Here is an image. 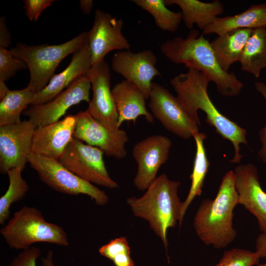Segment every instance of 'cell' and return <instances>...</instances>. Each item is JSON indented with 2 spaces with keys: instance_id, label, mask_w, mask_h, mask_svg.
<instances>
[{
  "instance_id": "2",
  "label": "cell",
  "mask_w": 266,
  "mask_h": 266,
  "mask_svg": "<svg viewBox=\"0 0 266 266\" xmlns=\"http://www.w3.org/2000/svg\"><path fill=\"white\" fill-rule=\"evenodd\" d=\"M160 50L175 64H184L187 68L197 69L213 82L218 92L226 97L238 96L243 87L233 72L222 69L211 46V42L199 35L197 30L190 31L185 38L174 37L164 41Z\"/></svg>"
},
{
  "instance_id": "34",
  "label": "cell",
  "mask_w": 266,
  "mask_h": 266,
  "mask_svg": "<svg viewBox=\"0 0 266 266\" xmlns=\"http://www.w3.org/2000/svg\"><path fill=\"white\" fill-rule=\"evenodd\" d=\"M256 89L262 94L266 101V84L262 82L256 81L255 83ZM259 135L262 147L258 152V155L262 161L266 164V124L260 131Z\"/></svg>"
},
{
  "instance_id": "25",
  "label": "cell",
  "mask_w": 266,
  "mask_h": 266,
  "mask_svg": "<svg viewBox=\"0 0 266 266\" xmlns=\"http://www.w3.org/2000/svg\"><path fill=\"white\" fill-rule=\"evenodd\" d=\"M239 62L242 70L259 77L266 67V27L253 29Z\"/></svg>"
},
{
  "instance_id": "33",
  "label": "cell",
  "mask_w": 266,
  "mask_h": 266,
  "mask_svg": "<svg viewBox=\"0 0 266 266\" xmlns=\"http://www.w3.org/2000/svg\"><path fill=\"white\" fill-rule=\"evenodd\" d=\"M26 15L31 21H36L43 10L50 6L54 0H23Z\"/></svg>"
},
{
  "instance_id": "11",
  "label": "cell",
  "mask_w": 266,
  "mask_h": 266,
  "mask_svg": "<svg viewBox=\"0 0 266 266\" xmlns=\"http://www.w3.org/2000/svg\"><path fill=\"white\" fill-rule=\"evenodd\" d=\"M87 75L91 81L93 97L86 111L109 130L117 131L118 114L110 87V69L105 59L92 65Z\"/></svg>"
},
{
  "instance_id": "4",
  "label": "cell",
  "mask_w": 266,
  "mask_h": 266,
  "mask_svg": "<svg viewBox=\"0 0 266 266\" xmlns=\"http://www.w3.org/2000/svg\"><path fill=\"white\" fill-rule=\"evenodd\" d=\"M180 183L170 180L164 173L156 178L141 197L127 200L133 214L146 220L161 238L167 253V233L181 220L182 202L178 195Z\"/></svg>"
},
{
  "instance_id": "29",
  "label": "cell",
  "mask_w": 266,
  "mask_h": 266,
  "mask_svg": "<svg viewBox=\"0 0 266 266\" xmlns=\"http://www.w3.org/2000/svg\"><path fill=\"white\" fill-rule=\"evenodd\" d=\"M260 259L256 252L235 248L225 251L215 266H253L258 264Z\"/></svg>"
},
{
  "instance_id": "36",
  "label": "cell",
  "mask_w": 266,
  "mask_h": 266,
  "mask_svg": "<svg viewBox=\"0 0 266 266\" xmlns=\"http://www.w3.org/2000/svg\"><path fill=\"white\" fill-rule=\"evenodd\" d=\"M111 261L115 266H134L130 253H122L114 257Z\"/></svg>"
},
{
  "instance_id": "30",
  "label": "cell",
  "mask_w": 266,
  "mask_h": 266,
  "mask_svg": "<svg viewBox=\"0 0 266 266\" xmlns=\"http://www.w3.org/2000/svg\"><path fill=\"white\" fill-rule=\"evenodd\" d=\"M27 68L23 60L14 56L9 50L0 47V80L6 82L17 72Z\"/></svg>"
},
{
  "instance_id": "12",
  "label": "cell",
  "mask_w": 266,
  "mask_h": 266,
  "mask_svg": "<svg viewBox=\"0 0 266 266\" xmlns=\"http://www.w3.org/2000/svg\"><path fill=\"white\" fill-rule=\"evenodd\" d=\"M76 124L73 137L101 149L107 157L121 160L126 157L125 145L129 141L121 129L112 131L94 119L86 110L75 115Z\"/></svg>"
},
{
  "instance_id": "19",
  "label": "cell",
  "mask_w": 266,
  "mask_h": 266,
  "mask_svg": "<svg viewBox=\"0 0 266 266\" xmlns=\"http://www.w3.org/2000/svg\"><path fill=\"white\" fill-rule=\"evenodd\" d=\"M91 53L87 40L74 53L68 66L54 74L47 85L36 94L31 105L47 103L64 91L74 82L86 75L91 67Z\"/></svg>"
},
{
  "instance_id": "32",
  "label": "cell",
  "mask_w": 266,
  "mask_h": 266,
  "mask_svg": "<svg viewBox=\"0 0 266 266\" xmlns=\"http://www.w3.org/2000/svg\"><path fill=\"white\" fill-rule=\"evenodd\" d=\"M40 255L38 247L31 246L15 256L7 266H36V261Z\"/></svg>"
},
{
  "instance_id": "5",
  "label": "cell",
  "mask_w": 266,
  "mask_h": 266,
  "mask_svg": "<svg viewBox=\"0 0 266 266\" xmlns=\"http://www.w3.org/2000/svg\"><path fill=\"white\" fill-rule=\"evenodd\" d=\"M0 233L7 245L16 250L27 249L36 242L69 245L62 227L47 222L39 209L27 205L14 213L0 229Z\"/></svg>"
},
{
  "instance_id": "13",
  "label": "cell",
  "mask_w": 266,
  "mask_h": 266,
  "mask_svg": "<svg viewBox=\"0 0 266 266\" xmlns=\"http://www.w3.org/2000/svg\"><path fill=\"white\" fill-rule=\"evenodd\" d=\"M157 58L150 49L137 52L118 51L111 60V68L125 80L134 84L148 100L152 80L161 73L156 67Z\"/></svg>"
},
{
  "instance_id": "31",
  "label": "cell",
  "mask_w": 266,
  "mask_h": 266,
  "mask_svg": "<svg viewBox=\"0 0 266 266\" xmlns=\"http://www.w3.org/2000/svg\"><path fill=\"white\" fill-rule=\"evenodd\" d=\"M99 253L111 260L122 253H131V249L126 237L121 236L111 239L108 243L100 247Z\"/></svg>"
},
{
  "instance_id": "27",
  "label": "cell",
  "mask_w": 266,
  "mask_h": 266,
  "mask_svg": "<svg viewBox=\"0 0 266 266\" xmlns=\"http://www.w3.org/2000/svg\"><path fill=\"white\" fill-rule=\"evenodd\" d=\"M137 6L150 13L156 26L164 31H176L182 20L181 12H175L168 9L164 0H133Z\"/></svg>"
},
{
  "instance_id": "37",
  "label": "cell",
  "mask_w": 266,
  "mask_h": 266,
  "mask_svg": "<svg viewBox=\"0 0 266 266\" xmlns=\"http://www.w3.org/2000/svg\"><path fill=\"white\" fill-rule=\"evenodd\" d=\"M260 258H266V233H262L256 240V251Z\"/></svg>"
},
{
  "instance_id": "9",
  "label": "cell",
  "mask_w": 266,
  "mask_h": 266,
  "mask_svg": "<svg viewBox=\"0 0 266 266\" xmlns=\"http://www.w3.org/2000/svg\"><path fill=\"white\" fill-rule=\"evenodd\" d=\"M149 107L168 131L188 139L199 133V125L189 116L176 97L162 85L153 82L149 98Z\"/></svg>"
},
{
  "instance_id": "3",
  "label": "cell",
  "mask_w": 266,
  "mask_h": 266,
  "mask_svg": "<svg viewBox=\"0 0 266 266\" xmlns=\"http://www.w3.org/2000/svg\"><path fill=\"white\" fill-rule=\"evenodd\" d=\"M233 171L224 175L213 200L200 202L194 218L193 226L200 239L216 249L227 247L237 236L233 227V209L238 204Z\"/></svg>"
},
{
  "instance_id": "10",
  "label": "cell",
  "mask_w": 266,
  "mask_h": 266,
  "mask_svg": "<svg viewBox=\"0 0 266 266\" xmlns=\"http://www.w3.org/2000/svg\"><path fill=\"white\" fill-rule=\"evenodd\" d=\"M171 145V140L161 134L147 136L135 144L132 155L137 170L133 182L137 189L146 191L156 179L159 169L168 160Z\"/></svg>"
},
{
  "instance_id": "7",
  "label": "cell",
  "mask_w": 266,
  "mask_h": 266,
  "mask_svg": "<svg viewBox=\"0 0 266 266\" xmlns=\"http://www.w3.org/2000/svg\"><path fill=\"white\" fill-rule=\"evenodd\" d=\"M28 160L41 181L52 189L69 195H87L100 206L108 202V197L103 191L73 174L57 160L32 152Z\"/></svg>"
},
{
  "instance_id": "26",
  "label": "cell",
  "mask_w": 266,
  "mask_h": 266,
  "mask_svg": "<svg viewBox=\"0 0 266 266\" xmlns=\"http://www.w3.org/2000/svg\"><path fill=\"white\" fill-rule=\"evenodd\" d=\"M35 95L28 87L10 90L0 100V127L20 122L21 113L31 105Z\"/></svg>"
},
{
  "instance_id": "8",
  "label": "cell",
  "mask_w": 266,
  "mask_h": 266,
  "mask_svg": "<svg viewBox=\"0 0 266 266\" xmlns=\"http://www.w3.org/2000/svg\"><path fill=\"white\" fill-rule=\"evenodd\" d=\"M100 148L73 138L58 161L80 178L109 189L119 187L110 176Z\"/></svg>"
},
{
  "instance_id": "18",
  "label": "cell",
  "mask_w": 266,
  "mask_h": 266,
  "mask_svg": "<svg viewBox=\"0 0 266 266\" xmlns=\"http://www.w3.org/2000/svg\"><path fill=\"white\" fill-rule=\"evenodd\" d=\"M76 115H68L54 123L36 127L33 138L32 153L58 160L73 138Z\"/></svg>"
},
{
  "instance_id": "39",
  "label": "cell",
  "mask_w": 266,
  "mask_h": 266,
  "mask_svg": "<svg viewBox=\"0 0 266 266\" xmlns=\"http://www.w3.org/2000/svg\"><path fill=\"white\" fill-rule=\"evenodd\" d=\"M42 266H56L54 262V252L49 250L46 255L42 258Z\"/></svg>"
},
{
  "instance_id": "14",
  "label": "cell",
  "mask_w": 266,
  "mask_h": 266,
  "mask_svg": "<svg viewBox=\"0 0 266 266\" xmlns=\"http://www.w3.org/2000/svg\"><path fill=\"white\" fill-rule=\"evenodd\" d=\"M35 126L30 120L0 127V172L11 168L23 170L32 152Z\"/></svg>"
},
{
  "instance_id": "22",
  "label": "cell",
  "mask_w": 266,
  "mask_h": 266,
  "mask_svg": "<svg viewBox=\"0 0 266 266\" xmlns=\"http://www.w3.org/2000/svg\"><path fill=\"white\" fill-rule=\"evenodd\" d=\"M166 6L176 4L181 9L186 27L192 30L194 24L203 31L224 11L220 1L205 2L198 0H164Z\"/></svg>"
},
{
  "instance_id": "41",
  "label": "cell",
  "mask_w": 266,
  "mask_h": 266,
  "mask_svg": "<svg viewBox=\"0 0 266 266\" xmlns=\"http://www.w3.org/2000/svg\"><path fill=\"white\" fill-rule=\"evenodd\" d=\"M257 266H266V261L265 263L258 264Z\"/></svg>"
},
{
  "instance_id": "6",
  "label": "cell",
  "mask_w": 266,
  "mask_h": 266,
  "mask_svg": "<svg viewBox=\"0 0 266 266\" xmlns=\"http://www.w3.org/2000/svg\"><path fill=\"white\" fill-rule=\"evenodd\" d=\"M88 35V32H84L57 45H28L19 42L11 48V53L23 60L29 69L30 78L27 87L35 94L42 91L54 75L60 62L83 44L87 40Z\"/></svg>"
},
{
  "instance_id": "20",
  "label": "cell",
  "mask_w": 266,
  "mask_h": 266,
  "mask_svg": "<svg viewBox=\"0 0 266 266\" xmlns=\"http://www.w3.org/2000/svg\"><path fill=\"white\" fill-rule=\"evenodd\" d=\"M111 91L118 114V128L125 121L135 124L140 116L148 123L154 122V116L146 106V99L134 84L124 80L116 84Z\"/></svg>"
},
{
  "instance_id": "21",
  "label": "cell",
  "mask_w": 266,
  "mask_h": 266,
  "mask_svg": "<svg viewBox=\"0 0 266 266\" xmlns=\"http://www.w3.org/2000/svg\"><path fill=\"white\" fill-rule=\"evenodd\" d=\"M266 27V3L251 5L244 11L233 16L216 17L202 32L218 36L230 31Z\"/></svg>"
},
{
  "instance_id": "23",
  "label": "cell",
  "mask_w": 266,
  "mask_h": 266,
  "mask_svg": "<svg viewBox=\"0 0 266 266\" xmlns=\"http://www.w3.org/2000/svg\"><path fill=\"white\" fill-rule=\"evenodd\" d=\"M253 29H240L218 36L211 42V47L221 68L226 72L232 65L239 62Z\"/></svg>"
},
{
  "instance_id": "15",
  "label": "cell",
  "mask_w": 266,
  "mask_h": 266,
  "mask_svg": "<svg viewBox=\"0 0 266 266\" xmlns=\"http://www.w3.org/2000/svg\"><path fill=\"white\" fill-rule=\"evenodd\" d=\"M123 24L122 19L96 10L92 28L88 32L91 66L104 60L110 51L130 50L131 45L122 33Z\"/></svg>"
},
{
  "instance_id": "40",
  "label": "cell",
  "mask_w": 266,
  "mask_h": 266,
  "mask_svg": "<svg viewBox=\"0 0 266 266\" xmlns=\"http://www.w3.org/2000/svg\"><path fill=\"white\" fill-rule=\"evenodd\" d=\"M9 90L5 84V82L0 80V100L5 97Z\"/></svg>"
},
{
  "instance_id": "1",
  "label": "cell",
  "mask_w": 266,
  "mask_h": 266,
  "mask_svg": "<svg viewBox=\"0 0 266 266\" xmlns=\"http://www.w3.org/2000/svg\"><path fill=\"white\" fill-rule=\"evenodd\" d=\"M210 82L206 75L193 68H188L187 72L181 73L170 80L171 86L177 94V98L191 118L200 126L198 111L201 110L204 112L206 122L214 127L216 133L233 145L234 156L230 162L239 163L242 157L240 145L247 144V131L217 109L208 95L207 87Z\"/></svg>"
},
{
  "instance_id": "17",
  "label": "cell",
  "mask_w": 266,
  "mask_h": 266,
  "mask_svg": "<svg viewBox=\"0 0 266 266\" xmlns=\"http://www.w3.org/2000/svg\"><path fill=\"white\" fill-rule=\"evenodd\" d=\"M233 175L238 204L257 218L259 229L266 233V193L261 187L256 167L251 163L239 165Z\"/></svg>"
},
{
  "instance_id": "24",
  "label": "cell",
  "mask_w": 266,
  "mask_h": 266,
  "mask_svg": "<svg viewBox=\"0 0 266 266\" xmlns=\"http://www.w3.org/2000/svg\"><path fill=\"white\" fill-rule=\"evenodd\" d=\"M193 137L196 143V151L193 171L190 176L191 180V187L186 199L182 202L181 220L179 224L180 227L190 204L196 197L200 196L202 193L205 178L209 166V162L203 144V141L206 138V134L198 133Z\"/></svg>"
},
{
  "instance_id": "35",
  "label": "cell",
  "mask_w": 266,
  "mask_h": 266,
  "mask_svg": "<svg viewBox=\"0 0 266 266\" xmlns=\"http://www.w3.org/2000/svg\"><path fill=\"white\" fill-rule=\"evenodd\" d=\"M11 44V37L9 31L6 18H0V47L7 49Z\"/></svg>"
},
{
  "instance_id": "38",
  "label": "cell",
  "mask_w": 266,
  "mask_h": 266,
  "mask_svg": "<svg viewBox=\"0 0 266 266\" xmlns=\"http://www.w3.org/2000/svg\"><path fill=\"white\" fill-rule=\"evenodd\" d=\"M79 6L84 14H89L94 7V2L92 0H81Z\"/></svg>"
},
{
  "instance_id": "28",
  "label": "cell",
  "mask_w": 266,
  "mask_h": 266,
  "mask_svg": "<svg viewBox=\"0 0 266 266\" xmlns=\"http://www.w3.org/2000/svg\"><path fill=\"white\" fill-rule=\"evenodd\" d=\"M23 170L15 167L9 170L7 174L9 185L7 191L0 198V224L3 225L10 215L11 205L22 200L29 189L27 182L23 178Z\"/></svg>"
},
{
  "instance_id": "16",
  "label": "cell",
  "mask_w": 266,
  "mask_h": 266,
  "mask_svg": "<svg viewBox=\"0 0 266 266\" xmlns=\"http://www.w3.org/2000/svg\"><path fill=\"white\" fill-rule=\"evenodd\" d=\"M91 89V81L86 74L50 101L31 105L23 114L29 117L36 127L54 123L59 121L71 106L83 101L89 103Z\"/></svg>"
}]
</instances>
